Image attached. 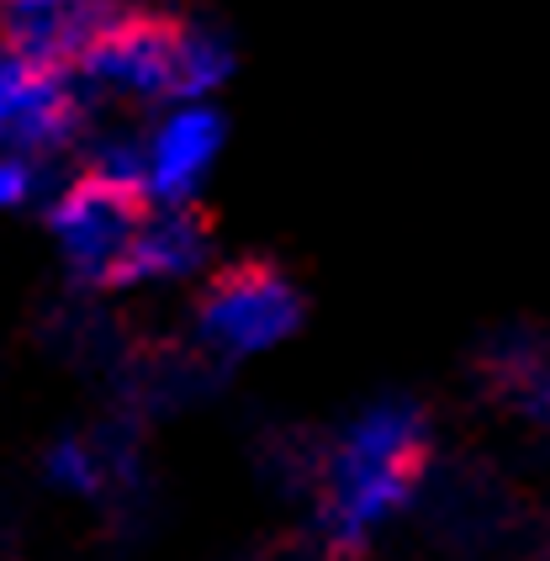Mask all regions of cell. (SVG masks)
I'll list each match as a JSON object with an SVG mask.
<instances>
[{
  "label": "cell",
  "mask_w": 550,
  "mask_h": 561,
  "mask_svg": "<svg viewBox=\"0 0 550 561\" xmlns=\"http://www.w3.org/2000/svg\"><path fill=\"white\" fill-rule=\"evenodd\" d=\"M297 323H302V297L271 260H233V265L213 271L207 291L196 297V340L217 360L271 350Z\"/></svg>",
  "instance_id": "cell-3"
},
{
  "label": "cell",
  "mask_w": 550,
  "mask_h": 561,
  "mask_svg": "<svg viewBox=\"0 0 550 561\" xmlns=\"http://www.w3.org/2000/svg\"><path fill=\"white\" fill-rule=\"evenodd\" d=\"M428 471H434V424L424 408L413 398L370 403L339 439L318 488V519H323L318 535L329 557L355 561L381 519L402 514L424 493Z\"/></svg>",
  "instance_id": "cell-1"
},
{
  "label": "cell",
  "mask_w": 550,
  "mask_h": 561,
  "mask_svg": "<svg viewBox=\"0 0 550 561\" xmlns=\"http://www.w3.org/2000/svg\"><path fill=\"white\" fill-rule=\"evenodd\" d=\"M153 202L144 181H123V175H75L59 191V202L48 207V222L59 233L64 265L75 271V280H95L106 286V276L117 271V260L133 250V239L144 233Z\"/></svg>",
  "instance_id": "cell-4"
},
{
  "label": "cell",
  "mask_w": 550,
  "mask_h": 561,
  "mask_svg": "<svg viewBox=\"0 0 550 561\" xmlns=\"http://www.w3.org/2000/svg\"><path fill=\"white\" fill-rule=\"evenodd\" d=\"M477 381L535 435H550V334L540 323H503L471 355Z\"/></svg>",
  "instance_id": "cell-6"
},
{
  "label": "cell",
  "mask_w": 550,
  "mask_h": 561,
  "mask_svg": "<svg viewBox=\"0 0 550 561\" xmlns=\"http://www.w3.org/2000/svg\"><path fill=\"white\" fill-rule=\"evenodd\" d=\"M32 202V164L16 154L0 159V207H22Z\"/></svg>",
  "instance_id": "cell-11"
},
{
  "label": "cell",
  "mask_w": 550,
  "mask_h": 561,
  "mask_svg": "<svg viewBox=\"0 0 550 561\" xmlns=\"http://www.w3.org/2000/svg\"><path fill=\"white\" fill-rule=\"evenodd\" d=\"M32 75H37V69H27L22 59H11V54L0 48V127H5V117L16 112V101H22Z\"/></svg>",
  "instance_id": "cell-10"
},
{
  "label": "cell",
  "mask_w": 550,
  "mask_h": 561,
  "mask_svg": "<svg viewBox=\"0 0 550 561\" xmlns=\"http://www.w3.org/2000/svg\"><path fill=\"white\" fill-rule=\"evenodd\" d=\"M217 144H222V117L217 112H202V106L175 112L149 144V186L164 191L170 202H181L185 191L207 175Z\"/></svg>",
  "instance_id": "cell-8"
},
{
  "label": "cell",
  "mask_w": 550,
  "mask_h": 561,
  "mask_svg": "<svg viewBox=\"0 0 550 561\" xmlns=\"http://www.w3.org/2000/svg\"><path fill=\"white\" fill-rule=\"evenodd\" d=\"M75 69L112 95H133L153 106V101H191V95L222 85V75L233 69V54L213 22H191L181 11L133 0L85 48V59Z\"/></svg>",
  "instance_id": "cell-2"
},
{
  "label": "cell",
  "mask_w": 550,
  "mask_h": 561,
  "mask_svg": "<svg viewBox=\"0 0 550 561\" xmlns=\"http://www.w3.org/2000/svg\"><path fill=\"white\" fill-rule=\"evenodd\" d=\"M329 456L334 450L318 439V430H302V424H271L260 435V471L271 477L275 493H318Z\"/></svg>",
  "instance_id": "cell-9"
},
{
  "label": "cell",
  "mask_w": 550,
  "mask_h": 561,
  "mask_svg": "<svg viewBox=\"0 0 550 561\" xmlns=\"http://www.w3.org/2000/svg\"><path fill=\"white\" fill-rule=\"evenodd\" d=\"M133 0H0V48L27 69H75Z\"/></svg>",
  "instance_id": "cell-5"
},
{
  "label": "cell",
  "mask_w": 550,
  "mask_h": 561,
  "mask_svg": "<svg viewBox=\"0 0 550 561\" xmlns=\"http://www.w3.org/2000/svg\"><path fill=\"white\" fill-rule=\"evenodd\" d=\"M213 250V213L196 202H170L149 213L144 233L133 239V250L117 260V271L106 286H133V280H175L191 276Z\"/></svg>",
  "instance_id": "cell-7"
}]
</instances>
